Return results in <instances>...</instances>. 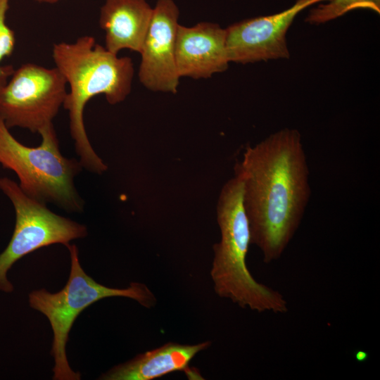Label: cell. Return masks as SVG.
Returning <instances> with one entry per match:
<instances>
[{"instance_id":"ba28073f","label":"cell","mask_w":380,"mask_h":380,"mask_svg":"<svg viewBox=\"0 0 380 380\" xmlns=\"http://www.w3.org/2000/svg\"><path fill=\"white\" fill-rule=\"evenodd\" d=\"M324 1L329 0H297L282 12L229 25L225 29L229 62L246 64L289 58L286 36L296 16L305 8Z\"/></svg>"},{"instance_id":"3957f363","label":"cell","mask_w":380,"mask_h":380,"mask_svg":"<svg viewBox=\"0 0 380 380\" xmlns=\"http://www.w3.org/2000/svg\"><path fill=\"white\" fill-rule=\"evenodd\" d=\"M243 192L242 179L235 175L223 185L218 197L217 220L221 239L213 246L210 270L215 291L243 308L285 313L288 304L284 296L256 281L248 269L251 234Z\"/></svg>"},{"instance_id":"8992f818","label":"cell","mask_w":380,"mask_h":380,"mask_svg":"<svg viewBox=\"0 0 380 380\" xmlns=\"http://www.w3.org/2000/svg\"><path fill=\"white\" fill-rule=\"evenodd\" d=\"M0 189L11 201L15 225L11 239L0 254V291L11 293L13 286L7 278L12 265L23 256L54 243L70 244L87 235V227L50 210L46 204L26 195L8 177H0Z\"/></svg>"},{"instance_id":"5b68a950","label":"cell","mask_w":380,"mask_h":380,"mask_svg":"<svg viewBox=\"0 0 380 380\" xmlns=\"http://www.w3.org/2000/svg\"><path fill=\"white\" fill-rule=\"evenodd\" d=\"M67 248L71 267L69 279L63 289L54 293L42 289L29 294L30 307L46 315L53 330L51 354L55 361L54 380H79L81 378L79 372L70 368L65 347L75 320L85 308L99 300L114 296L134 299L148 308L156 303L155 296L144 284L132 282L128 288L114 289L97 283L81 267L77 246L68 244Z\"/></svg>"},{"instance_id":"9c48e42d","label":"cell","mask_w":380,"mask_h":380,"mask_svg":"<svg viewBox=\"0 0 380 380\" xmlns=\"http://www.w3.org/2000/svg\"><path fill=\"white\" fill-rule=\"evenodd\" d=\"M179 9L174 0H158L141 51L138 77L148 90L175 94L179 84L175 44Z\"/></svg>"},{"instance_id":"52a82bcc","label":"cell","mask_w":380,"mask_h":380,"mask_svg":"<svg viewBox=\"0 0 380 380\" xmlns=\"http://www.w3.org/2000/svg\"><path fill=\"white\" fill-rule=\"evenodd\" d=\"M67 82L56 68L25 63L0 88V118L6 127L39 132L63 106Z\"/></svg>"},{"instance_id":"8fae6325","label":"cell","mask_w":380,"mask_h":380,"mask_svg":"<svg viewBox=\"0 0 380 380\" xmlns=\"http://www.w3.org/2000/svg\"><path fill=\"white\" fill-rule=\"evenodd\" d=\"M153 11L147 0H106L99 18L105 48L116 55L123 49L140 53Z\"/></svg>"},{"instance_id":"4fadbf2b","label":"cell","mask_w":380,"mask_h":380,"mask_svg":"<svg viewBox=\"0 0 380 380\" xmlns=\"http://www.w3.org/2000/svg\"><path fill=\"white\" fill-rule=\"evenodd\" d=\"M310 11L305 19L310 24L319 25L334 20L357 8L380 13V0H329Z\"/></svg>"},{"instance_id":"5bb4252c","label":"cell","mask_w":380,"mask_h":380,"mask_svg":"<svg viewBox=\"0 0 380 380\" xmlns=\"http://www.w3.org/2000/svg\"><path fill=\"white\" fill-rule=\"evenodd\" d=\"M8 6L9 0H0V88L6 84L15 70L11 65L1 64L4 58L12 53L15 44L14 32L6 23Z\"/></svg>"},{"instance_id":"6da1fadb","label":"cell","mask_w":380,"mask_h":380,"mask_svg":"<svg viewBox=\"0 0 380 380\" xmlns=\"http://www.w3.org/2000/svg\"><path fill=\"white\" fill-rule=\"evenodd\" d=\"M243 182L251 244L263 261L278 260L298 229L310 196L300 132L284 128L246 147L234 166Z\"/></svg>"},{"instance_id":"7a4b0ae2","label":"cell","mask_w":380,"mask_h":380,"mask_svg":"<svg viewBox=\"0 0 380 380\" xmlns=\"http://www.w3.org/2000/svg\"><path fill=\"white\" fill-rule=\"evenodd\" d=\"M55 67L68 87L63 107L68 110L70 136L83 168L103 174L108 166L93 148L84 123V110L94 96L103 94L110 105L122 102L130 94L134 74L129 57H119L84 35L72 42L55 43Z\"/></svg>"},{"instance_id":"277c9868","label":"cell","mask_w":380,"mask_h":380,"mask_svg":"<svg viewBox=\"0 0 380 380\" xmlns=\"http://www.w3.org/2000/svg\"><path fill=\"white\" fill-rule=\"evenodd\" d=\"M38 133L39 146H27L11 134L0 118V164L16 174L20 188L31 198L70 213L82 212L84 201L74 183L82 165L79 160L61 154L53 122Z\"/></svg>"},{"instance_id":"9a60e30c","label":"cell","mask_w":380,"mask_h":380,"mask_svg":"<svg viewBox=\"0 0 380 380\" xmlns=\"http://www.w3.org/2000/svg\"><path fill=\"white\" fill-rule=\"evenodd\" d=\"M38 2L41 3H49V4H53L61 0H35Z\"/></svg>"},{"instance_id":"7c38bea8","label":"cell","mask_w":380,"mask_h":380,"mask_svg":"<svg viewBox=\"0 0 380 380\" xmlns=\"http://www.w3.org/2000/svg\"><path fill=\"white\" fill-rule=\"evenodd\" d=\"M206 341L195 345L167 343L158 348L136 356L133 360L103 374L104 380H152L167 374L186 371L200 351L209 347Z\"/></svg>"},{"instance_id":"30bf717a","label":"cell","mask_w":380,"mask_h":380,"mask_svg":"<svg viewBox=\"0 0 380 380\" xmlns=\"http://www.w3.org/2000/svg\"><path fill=\"white\" fill-rule=\"evenodd\" d=\"M179 77L206 79L229 66L226 30L218 24L201 22L187 27L179 24L175 44Z\"/></svg>"}]
</instances>
